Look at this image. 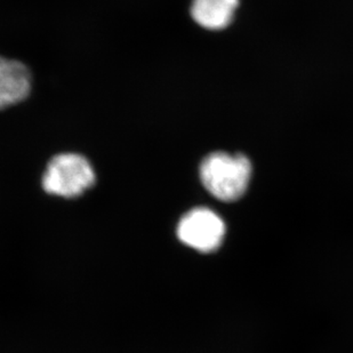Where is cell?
Instances as JSON below:
<instances>
[{
	"mask_svg": "<svg viewBox=\"0 0 353 353\" xmlns=\"http://www.w3.org/2000/svg\"><path fill=\"white\" fill-rule=\"evenodd\" d=\"M200 180L212 196L222 201H234L246 192L252 165L243 154L213 152L200 163Z\"/></svg>",
	"mask_w": 353,
	"mask_h": 353,
	"instance_id": "1",
	"label": "cell"
},
{
	"mask_svg": "<svg viewBox=\"0 0 353 353\" xmlns=\"http://www.w3.org/2000/svg\"><path fill=\"white\" fill-rule=\"evenodd\" d=\"M97 175L90 160L79 154L65 152L48 161L41 185L47 194L76 198L93 187Z\"/></svg>",
	"mask_w": 353,
	"mask_h": 353,
	"instance_id": "2",
	"label": "cell"
},
{
	"mask_svg": "<svg viewBox=\"0 0 353 353\" xmlns=\"http://www.w3.org/2000/svg\"><path fill=\"white\" fill-rule=\"evenodd\" d=\"M176 234L187 246L201 253H212L223 241L225 223L213 210L198 207L181 219Z\"/></svg>",
	"mask_w": 353,
	"mask_h": 353,
	"instance_id": "3",
	"label": "cell"
},
{
	"mask_svg": "<svg viewBox=\"0 0 353 353\" xmlns=\"http://www.w3.org/2000/svg\"><path fill=\"white\" fill-rule=\"evenodd\" d=\"M31 83L30 70L26 64L0 57V110L26 100Z\"/></svg>",
	"mask_w": 353,
	"mask_h": 353,
	"instance_id": "4",
	"label": "cell"
},
{
	"mask_svg": "<svg viewBox=\"0 0 353 353\" xmlns=\"http://www.w3.org/2000/svg\"><path fill=\"white\" fill-rule=\"evenodd\" d=\"M239 0H192L191 17L207 30H221L234 20Z\"/></svg>",
	"mask_w": 353,
	"mask_h": 353,
	"instance_id": "5",
	"label": "cell"
}]
</instances>
